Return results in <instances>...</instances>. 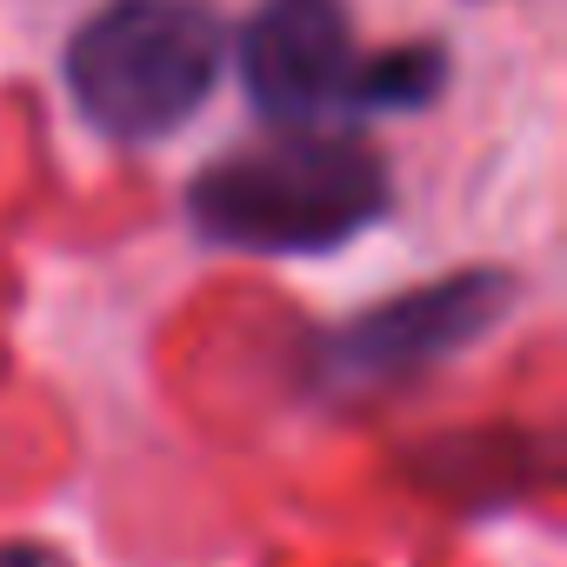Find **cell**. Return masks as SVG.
<instances>
[{
  "mask_svg": "<svg viewBox=\"0 0 567 567\" xmlns=\"http://www.w3.org/2000/svg\"><path fill=\"white\" fill-rule=\"evenodd\" d=\"M507 308H514V274H501V267H461V274L421 280V288H408V295L354 315L334 334V368L348 381L421 374V368L474 348Z\"/></svg>",
  "mask_w": 567,
  "mask_h": 567,
  "instance_id": "obj_4",
  "label": "cell"
},
{
  "mask_svg": "<svg viewBox=\"0 0 567 567\" xmlns=\"http://www.w3.org/2000/svg\"><path fill=\"white\" fill-rule=\"evenodd\" d=\"M354 28L341 0H260L240 28V81L267 127H321L348 114Z\"/></svg>",
  "mask_w": 567,
  "mask_h": 567,
  "instance_id": "obj_3",
  "label": "cell"
},
{
  "mask_svg": "<svg viewBox=\"0 0 567 567\" xmlns=\"http://www.w3.org/2000/svg\"><path fill=\"white\" fill-rule=\"evenodd\" d=\"M447 81V48L434 41H408V48H381L361 54L354 87H348V114H401V107H427Z\"/></svg>",
  "mask_w": 567,
  "mask_h": 567,
  "instance_id": "obj_5",
  "label": "cell"
},
{
  "mask_svg": "<svg viewBox=\"0 0 567 567\" xmlns=\"http://www.w3.org/2000/svg\"><path fill=\"white\" fill-rule=\"evenodd\" d=\"M0 567H68L54 547H34V540H14V547H0Z\"/></svg>",
  "mask_w": 567,
  "mask_h": 567,
  "instance_id": "obj_6",
  "label": "cell"
},
{
  "mask_svg": "<svg viewBox=\"0 0 567 567\" xmlns=\"http://www.w3.org/2000/svg\"><path fill=\"white\" fill-rule=\"evenodd\" d=\"M388 161L361 134L274 127L194 174L187 220L234 254H334L388 214Z\"/></svg>",
  "mask_w": 567,
  "mask_h": 567,
  "instance_id": "obj_1",
  "label": "cell"
},
{
  "mask_svg": "<svg viewBox=\"0 0 567 567\" xmlns=\"http://www.w3.org/2000/svg\"><path fill=\"white\" fill-rule=\"evenodd\" d=\"M220 21L207 0H107L68 41V94L114 141H167L207 107Z\"/></svg>",
  "mask_w": 567,
  "mask_h": 567,
  "instance_id": "obj_2",
  "label": "cell"
}]
</instances>
